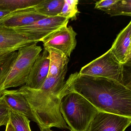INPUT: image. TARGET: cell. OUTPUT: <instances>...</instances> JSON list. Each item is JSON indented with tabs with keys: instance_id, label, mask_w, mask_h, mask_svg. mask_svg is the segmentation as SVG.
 I'll use <instances>...</instances> for the list:
<instances>
[{
	"instance_id": "cell-14",
	"label": "cell",
	"mask_w": 131,
	"mask_h": 131,
	"mask_svg": "<svg viewBox=\"0 0 131 131\" xmlns=\"http://www.w3.org/2000/svg\"><path fill=\"white\" fill-rule=\"evenodd\" d=\"M44 48L49 54V70L47 77L57 76L67 68L69 59L62 52L56 49L50 47Z\"/></svg>"
},
{
	"instance_id": "cell-7",
	"label": "cell",
	"mask_w": 131,
	"mask_h": 131,
	"mask_svg": "<svg viewBox=\"0 0 131 131\" xmlns=\"http://www.w3.org/2000/svg\"><path fill=\"white\" fill-rule=\"evenodd\" d=\"M69 19L62 17H47L24 26L13 28L20 33L34 37L40 40L53 32L67 26Z\"/></svg>"
},
{
	"instance_id": "cell-18",
	"label": "cell",
	"mask_w": 131,
	"mask_h": 131,
	"mask_svg": "<svg viewBox=\"0 0 131 131\" xmlns=\"http://www.w3.org/2000/svg\"><path fill=\"white\" fill-rule=\"evenodd\" d=\"M9 121L15 131H32L30 126L29 119L10 108L9 112Z\"/></svg>"
},
{
	"instance_id": "cell-24",
	"label": "cell",
	"mask_w": 131,
	"mask_h": 131,
	"mask_svg": "<svg viewBox=\"0 0 131 131\" xmlns=\"http://www.w3.org/2000/svg\"><path fill=\"white\" fill-rule=\"evenodd\" d=\"M15 131L14 128L9 121L6 125V131Z\"/></svg>"
},
{
	"instance_id": "cell-5",
	"label": "cell",
	"mask_w": 131,
	"mask_h": 131,
	"mask_svg": "<svg viewBox=\"0 0 131 131\" xmlns=\"http://www.w3.org/2000/svg\"><path fill=\"white\" fill-rule=\"evenodd\" d=\"M37 43L20 48L4 84L3 90L24 85L27 82L32 67L42 52Z\"/></svg>"
},
{
	"instance_id": "cell-12",
	"label": "cell",
	"mask_w": 131,
	"mask_h": 131,
	"mask_svg": "<svg viewBox=\"0 0 131 131\" xmlns=\"http://www.w3.org/2000/svg\"><path fill=\"white\" fill-rule=\"evenodd\" d=\"M49 65V54L44 48L35 61L25 85L35 89L40 88L48 76Z\"/></svg>"
},
{
	"instance_id": "cell-10",
	"label": "cell",
	"mask_w": 131,
	"mask_h": 131,
	"mask_svg": "<svg viewBox=\"0 0 131 131\" xmlns=\"http://www.w3.org/2000/svg\"><path fill=\"white\" fill-rule=\"evenodd\" d=\"M46 17L38 13L34 6L18 9L0 19V26L13 29L30 25Z\"/></svg>"
},
{
	"instance_id": "cell-4",
	"label": "cell",
	"mask_w": 131,
	"mask_h": 131,
	"mask_svg": "<svg viewBox=\"0 0 131 131\" xmlns=\"http://www.w3.org/2000/svg\"><path fill=\"white\" fill-rule=\"evenodd\" d=\"M124 66L116 60L110 49L83 67L79 73L112 80L131 90V78L125 74Z\"/></svg>"
},
{
	"instance_id": "cell-19",
	"label": "cell",
	"mask_w": 131,
	"mask_h": 131,
	"mask_svg": "<svg viewBox=\"0 0 131 131\" xmlns=\"http://www.w3.org/2000/svg\"><path fill=\"white\" fill-rule=\"evenodd\" d=\"M103 11L111 16H131V0H117L115 3Z\"/></svg>"
},
{
	"instance_id": "cell-26",
	"label": "cell",
	"mask_w": 131,
	"mask_h": 131,
	"mask_svg": "<svg viewBox=\"0 0 131 131\" xmlns=\"http://www.w3.org/2000/svg\"><path fill=\"white\" fill-rule=\"evenodd\" d=\"M41 131H53L50 129V128H44L42 129H40Z\"/></svg>"
},
{
	"instance_id": "cell-8",
	"label": "cell",
	"mask_w": 131,
	"mask_h": 131,
	"mask_svg": "<svg viewBox=\"0 0 131 131\" xmlns=\"http://www.w3.org/2000/svg\"><path fill=\"white\" fill-rule=\"evenodd\" d=\"M39 42L34 37L17 32L11 28L0 26V57Z\"/></svg>"
},
{
	"instance_id": "cell-3",
	"label": "cell",
	"mask_w": 131,
	"mask_h": 131,
	"mask_svg": "<svg viewBox=\"0 0 131 131\" xmlns=\"http://www.w3.org/2000/svg\"><path fill=\"white\" fill-rule=\"evenodd\" d=\"M60 111L72 131H87L90 123L99 111L86 99L75 92L64 95Z\"/></svg>"
},
{
	"instance_id": "cell-9",
	"label": "cell",
	"mask_w": 131,
	"mask_h": 131,
	"mask_svg": "<svg viewBox=\"0 0 131 131\" xmlns=\"http://www.w3.org/2000/svg\"><path fill=\"white\" fill-rule=\"evenodd\" d=\"M131 123V117L99 111L87 131H125Z\"/></svg>"
},
{
	"instance_id": "cell-21",
	"label": "cell",
	"mask_w": 131,
	"mask_h": 131,
	"mask_svg": "<svg viewBox=\"0 0 131 131\" xmlns=\"http://www.w3.org/2000/svg\"><path fill=\"white\" fill-rule=\"evenodd\" d=\"M117 0H103L97 1L95 4V9L103 10L112 6L117 2Z\"/></svg>"
},
{
	"instance_id": "cell-13",
	"label": "cell",
	"mask_w": 131,
	"mask_h": 131,
	"mask_svg": "<svg viewBox=\"0 0 131 131\" xmlns=\"http://www.w3.org/2000/svg\"><path fill=\"white\" fill-rule=\"evenodd\" d=\"M2 96L10 108L22 114L37 123L31 108L26 98L16 90H4Z\"/></svg>"
},
{
	"instance_id": "cell-17",
	"label": "cell",
	"mask_w": 131,
	"mask_h": 131,
	"mask_svg": "<svg viewBox=\"0 0 131 131\" xmlns=\"http://www.w3.org/2000/svg\"><path fill=\"white\" fill-rule=\"evenodd\" d=\"M42 0H0V11L12 12L18 9L35 6Z\"/></svg>"
},
{
	"instance_id": "cell-2",
	"label": "cell",
	"mask_w": 131,
	"mask_h": 131,
	"mask_svg": "<svg viewBox=\"0 0 131 131\" xmlns=\"http://www.w3.org/2000/svg\"><path fill=\"white\" fill-rule=\"evenodd\" d=\"M67 68L54 77H47L39 89L24 85L16 90L28 102L40 129L56 127L70 129L60 112L62 90Z\"/></svg>"
},
{
	"instance_id": "cell-15",
	"label": "cell",
	"mask_w": 131,
	"mask_h": 131,
	"mask_svg": "<svg viewBox=\"0 0 131 131\" xmlns=\"http://www.w3.org/2000/svg\"><path fill=\"white\" fill-rule=\"evenodd\" d=\"M64 0H42L34 6L40 14L46 17H53L59 15L64 4Z\"/></svg>"
},
{
	"instance_id": "cell-23",
	"label": "cell",
	"mask_w": 131,
	"mask_h": 131,
	"mask_svg": "<svg viewBox=\"0 0 131 131\" xmlns=\"http://www.w3.org/2000/svg\"><path fill=\"white\" fill-rule=\"evenodd\" d=\"M9 121V115L0 118V126H6Z\"/></svg>"
},
{
	"instance_id": "cell-16",
	"label": "cell",
	"mask_w": 131,
	"mask_h": 131,
	"mask_svg": "<svg viewBox=\"0 0 131 131\" xmlns=\"http://www.w3.org/2000/svg\"><path fill=\"white\" fill-rule=\"evenodd\" d=\"M17 56V51L0 57V97L3 92L4 84Z\"/></svg>"
},
{
	"instance_id": "cell-1",
	"label": "cell",
	"mask_w": 131,
	"mask_h": 131,
	"mask_svg": "<svg viewBox=\"0 0 131 131\" xmlns=\"http://www.w3.org/2000/svg\"><path fill=\"white\" fill-rule=\"evenodd\" d=\"M70 92L83 96L99 111L131 117V90L115 80L75 72L63 87V96Z\"/></svg>"
},
{
	"instance_id": "cell-20",
	"label": "cell",
	"mask_w": 131,
	"mask_h": 131,
	"mask_svg": "<svg viewBox=\"0 0 131 131\" xmlns=\"http://www.w3.org/2000/svg\"><path fill=\"white\" fill-rule=\"evenodd\" d=\"M79 2L78 0H64L62 10L58 16L72 20H75L79 13L77 9Z\"/></svg>"
},
{
	"instance_id": "cell-11",
	"label": "cell",
	"mask_w": 131,
	"mask_h": 131,
	"mask_svg": "<svg viewBox=\"0 0 131 131\" xmlns=\"http://www.w3.org/2000/svg\"><path fill=\"white\" fill-rule=\"evenodd\" d=\"M131 22L120 31L110 49L111 52L120 63L131 64Z\"/></svg>"
},
{
	"instance_id": "cell-6",
	"label": "cell",
	"mask_w": 131,
	"mask_h": 131,
	"mask_svg": "<svg viewBox=\"0 0 131 131\" xmlns=\"http://www.w3.org/2000/svg\"><path fill=\"white\" fill-rule=\"evenodd\" d=\"M77 33L70 26H64L42 39L44 48L50 47L60 51L70 57L77 46Z\"/></svg>"
},
{
	"instance_id": "cell-22",
	"label": "cell",
	"mask_w": 131,
	"mask_h": 131,
	"mask_svg": "<svg viewBox=\"0 0 131 131\" xmlns=\"http://www.w3.org/2000/svg\"><path fill=\"white\" fill-rule=\"evenodd\" d=\"M9 109L3 96L0 97V118L9 115Z\"/></svg>"
},
{
	"instance_id": "cell-25",
	"label": "cell",
	"mask_w": 131,
	"mask_h": 131,
	"mask_svg": "<svg viewBox=\"0 0 131 131\" xmlns=\"http://www.w3.org/2000/svg\"><path fill=\"white\" fill-rule=\"evenodd\" d=\"M10 12H11L9 11H0V19L9 13Z\"/></svg>"
}]
</instances>
